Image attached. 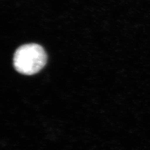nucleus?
<instances>
[{
    "label": "nucleus",
    "instance_id": "nucleus-1",
    "mask_svg": "<svg viewBox=\"0 0 150 150\" xmlns=\"http://www.w3.org/2000/svg\"><path fill=\"white\" fill-rule=\"evenodd\" d=\"M47 55L41 46L30 43L18 48L14 54L13 65L17 71L23 74L33 75L43 68Z\"/></svg>",
    "mask_w": 150,
    "mask_h": 150
}]
</instances>
